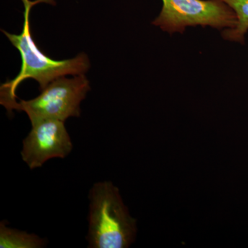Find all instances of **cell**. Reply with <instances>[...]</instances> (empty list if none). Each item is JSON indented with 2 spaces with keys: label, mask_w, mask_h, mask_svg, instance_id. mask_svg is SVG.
<instances>
[{
  "label": "cell",
  "mask_w": 248,
  "mask_h": 248,
  "mask_svg": "<svg viewBox=\"0 0 248 248\" xmlns=\"http://www.w3.org/2000/svg\"><path fill=\"white\" fill-rule=\"evenodd\" d=\"M30 133L23 141V161L33 170L48 160L66 157L73 150L71 137L64 122L53 119L31 121Z\"/></svg>",
  "instance_id": "cell-5"
},
{
  "label": "cell",
  "mask_w": 248,
  "mask_h": 248,
  "mask_svg": "<svg viewBox=\"0 0 248 248\" xmlns=\"http://www.w3.org/2000/svg\"><path fill=\"white\" fill-rule=\"evenodd\" d=\"M22 1L24 6L22 32L11 34L1 30L13 46L17 49L22 58V66L19 74L14 79L6 81L0 88V102L9 112H12L14 106L17 102L16 90L24 80L35 79L40 85V91H42L53 80L66 76L84 74L91 66L89 59L84 53L79 54L75 58L63 60H53L45 55L32 38L30 13L32 6L35 4L42 2L53 4V0Z\"/></svg>",
  "instance_id": "cell-1"
},
{
  "label": "cell",
  "mask_w": 248,
  "mask_h": 248,
  "mask_svg": "<svg viewBox=\"0 0 248 248\" xmlns=\"http://www.w3.org/2000/svg\"><path fill=\"white\" fill-rule=\"evenodd\" d=\"M89 232L91 248H126L135 241L136 220L124 205L112 182L96 183L89 192Z\"/></svg>",
  "instance_id": "cell-2"
},
{
  "label": "cell",
  "mask_w": 248,
  "mask_h": 248,
  "mask_svg": "<svg viewBox=\"0 0 248 248\" xmlns=\"http://www.w3.org/2000/svg\"><path fill=\"white\" fill-rule=\"evenodd\" d=\"M46 244L47 241L37 235L8 228L4 221L0 223L1 248H41Z\"/></svg>",
  "instance_id": "cell-6"
},
{
  "label": "cell",
  "mask_w": 248,
  "mask_h": 248,
  "mask_svg": "<svg viewBox=\"0 0 248 248\" xmlns=\"http://www.w3.org/2000/svg\"><path fill=\"white\" fill-rule=\"evenodd\" d=\"M162 9L152 22L172 35L184 33L187 27H211L218 30L232 29L236 16L221 0H161Z\"/></svg>",
  "instance_id": "cell-3"
},
{
  "label": "cell",
  "mask_w": 248,
  "mask_h": 248,
  "mask_svg": "<svg viewBox=\"0 0 248 248\" xmlns=\"http://www.w3.org/2000/svg\"><path fill=\"white\" fill-rule=\"evenodd\" d=\"M234 11L236 24L232 29L223 30L221 35L225 40L244 45L248 32V0H221Z\"/></svg>",
  "instance_id": "cell-7"
},
{
  "label": "cell",
  "mask_w": 248,
  "mask_h": 248,
  "mask_svg": "<svg viewBox=\"0 0 248 248\" xmlns=\"http://www.w3.org/2000/svg\"><path fill=\"white\" fill-rule=\"evenodd\" d=\"M91 90L84 74L65 77L53 80L41 91V94L31 100H22L14 110L24 111L31 121L53 119L65 122L69 117H79L80 104Z\"/></svg>",
  "instance_id": "cell-4"
}]
</instances>
